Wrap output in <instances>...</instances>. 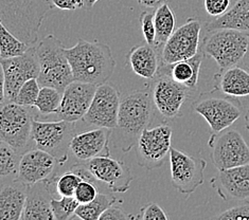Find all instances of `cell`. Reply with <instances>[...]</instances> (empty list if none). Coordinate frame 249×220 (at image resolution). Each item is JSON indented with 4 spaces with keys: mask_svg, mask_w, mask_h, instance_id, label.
Wrapping results in <instances>:
<instances>
[{
    "mask_svg": "<svg viewBox=\"0 0 249 220\" xmlns=\"http://www.w3.org/2000/svg\"><path fill=\"white\" fill-rule=\"evenodd\" d=\"M28 186L18 179L1 183L0 220H21Z\"/></svg>",
    "mask_w": 249,
    "mask_h": 220,
    "instance_id": "7402d4cb",
    "label": "cell"
},
{
    "mask_svg": "<svg viewBox=\"0 0 249 220\" xmlns=\"http://www.w3.org/2000/svg\"><path fill=\"white\" fill-rule=\"evenodd\" d=\"M210 157L218 170L249 163V146L243 135L234 129L212 134L209 140Z\"/></svg>",
    "mask_w": 249,
    "mask_h": 220,
    "instance_id": "8fae6325",
    "label": "cell"
},
{
    "mask_svg": "<svg viewBox=\"0 0 249 220\" xmlns=\"http://www.w3.org/2000/svg\"><path fill=\"white\" fill-rule=\"evenodd\" d=\"M96 85L72 81L63 92V99L56 116L60 120L78 122L89 109L97 90Z\"/></svg>",
    "mask_w": 249,
    "mask_h": 220,
    "instance_id": "e0dca14e",
    "label": "cell"
},
{
    "mask_svg": "<svg viewBox=\"0 0 249 220\" xmlns=\"http://www.w3.org/2000/svg\"><path fill=\"white\" fill-rule=\"evenodd\" d=\"M137 1L145 8L156 9L163 3H169L171 0H137Z\"/></svg>",
    "mask_w": 249,
    "mask_h": 220,
    "instance_id": "b9f144b4",
    "label": "cell"
},
{
    "mask_svg": "<svg viewBox=\"0 0 249 220\" xmlns=\"http://www.w3.org/2000/svg\"><path fill=\"white\" fill-rule=\"evenodd\" d=\"M65 49L62 41L53 34L47 35L36 46L40 65L37 80L41 87L49 86L64 92L70 83L74 81Z\"/></svg>",
    "mask_w": 249,
    "mask_h": 220,
    "instance_id": "277c9868",
    "label": "cell"
},
{
    "mask_svg": "<svg viewBox=\"0 0 249 220\" xmlns=\"http://www.w3.org/2000/svg\"><path fill=\"white\" fill-rule=\"evenodd\" d=\"M57 174L58 172L48 179L28 186L21 220H54L51 200L53 194L56 193L55 181Z\"/></svg>",
    "mask_w": 249,
    "mask_h": 220,
    "instance_id": "ac0fdd59",
    "label": "cell"
},
{
    "mask_svg": "<svg viewBox=\"0 0 249 220\" xmlns=\"http://www.w3.org/2000/svg\"><path fill=\"white\" fill-rule=\"evenodd\" d=\"M154 109L149 87L124 93L117 126L111 132L110 144L123 152H128L137 145L143 130L149 128L155 114Z\"/></svg>",
    "mask_w": 249,
    "mask_h": 220,
    "instance_id": "6da1fadb",
    "label": "cell"
},
{
    "mask_svg": "<svg viewBox=\"0 0 249 220\" xmlns=\"http://www.w3.org/2000/svg\"><path fill=\"white\" fill-rule=\"evenodd\" d=\"M207 162L200 156L190 154L171 147V180L177 192L191 195L204 183Z\"/></svg>",
    "mask_w": 249,
    "mask_h": 220,
    "instance_id": "4fadbf2b",
    "label": "cell"
},
{
    "mask_svg": "<svg viewBox=\"0 0 249 220\" xmlns=\"http://www.w3.org/2000/svg\"><path fill=\"white\" fill-rule=\"evenodd\" d=\"M39 85L40 84L37 79H31L27 81L20 88L14 102L26 107H34V104L36 102L40 91Z\"/></svg>",
    "mask_w": 249,
    "mask_h": 220,
    "instance_id": "836d02e7",
    "label": "cell"
},
{
    "mask_svg": "<svg viewBox=\"0 0 249 220\" xmlns=\"http://www.w3.org/2000/svg\"><path fill=\"white\" fill-rule=\"evenodd\" d=\"M214 89L226 96L245 98L249 96V72L239 65L219 70L213 77Z\"/></svg>",
    "mask_w": 249,
    "mask_h": 220,
    "instance_id": "cb8c5ba5",
    "label": "cell"
},
{
    "mask_svg": "<svg viewBox=\"0 0 249 220\" xmlns=\"http://www.w3.org/2000/svg\"><path fill=\"white\" fill-rule=\"evenodd\" d=\"M126 64L135 74L151 81L156 76L160 67L159 52L146 41L141 43L127 52Z\"/></svg>",
    "mask_w": 249,
    "mask_h": 220,
    "instance_id": "603a6c76",
    "label": "cell"
},
{
    "mask_svg": "<svg viewBox=\"0 0 249 220\" xmlns=\"http://www.w3.org/2000/svg\"><path fill=\"white\" fill-rule=\"evenodd\" d=\"M249 46V35L236 30L221 29L207 32L200 49L205 56L214 59L219 70L236 66L244 58Z\"/></svg>",
    "mask_w": 249,
    "mask_h": 220,
    "instance_id": "8992f818",
    "label": "cell"
},
{
    "mask_svg": "<svg viewBox=\"0 0 249 220\" xmlns=\"http://www.w3.org/2000/svg\"><path fill=\"white\" fill-rule=\"evenodd\" d=\"M50 10L48 0H0V22L29 46H35Z\"/></svg>",
    "mask_w": 249,
    "mask_h": 220,
    "instance_id": "3957f363",
    "label": "cell"
},
{
    "mask_svg": "<svg viewBox=\"0 0 249 220\" xmlns=\"http://www.w3.org/2000/svg\"><path fill=\"white\" fill-rule=\"evenodd\" d=\"M245 123H246V128L249 132V107H248V110L246 111V115H245Z\"/></svg>",
    "mask_w": 249,
    "mask_h": 220,
    "instance_id": "f6af8a7d",
    "label": "cell"
},
{
    "mask_svg": "<svg viewBox=\"0 0 249 220\" xmlns=\"http://www.w3.org/2000/svg\"><path fill=\"white\" fill-rule=\"evenodd\" d=\"M98 194H99V191L96 183L82 180L78 186V187H76L74 197L80 202V204H84L96 199Z\"/></svg>",
    "mask_w": 249,
    "mask_h": 220,
    "instance_id": "e575fe53",
    "label": "cell"
},
{
    "mask_svg": "<svg viewBox=\"0 0 249 220\" xmlns=\"http://www.w3.org/2000/svg\"><path fill=\"white\" fill-rule=\"evenodd\" d=\"M63 92H61L58 89L49 86H43L40 88L38 98L34 104V107L43 116L56 114L61 106Z\"/></svg>",
    "mask_w": 249,
    "mask_h": 220,
    "instance_id": "4dcf8cb0",
    "label": "cell"
},
{
    "mask_svg": "<svg viewBox=\"0 0 249 220\" xmlns=\"http://www.w3.org/2000/svg\"><path fill=\"white\" fill-rule=\"evenodd\" d=\"M48 3L52 9L64 11H76L84 8V0H48Z\"/></svg>",
    "mask_w": 249,
    "mask_h": 220,
    "instance_id": "ab89813d",
    "label": "cell"
},
{
    "mask_svg": "<svg viewBox=\"0 0 249 220\" xmlns=\"http://www.w3.org/2000/svg\"><path fill=\"white\" fill-rule=\"evenodd\" d=\"M201 23L188 18L177 28L160 51V64L171 65L196 55L200 50Z\"/></svg>",
    "mask_w": 249,
    "mask_h": 220,
    "instance_id": "5bb4252c",
    "label": "cell"
},
{
    "mask_svg": "<svg viewBox=\"0 0 249 220\" xmlns=\"http://www.w3.org/2000/svg\"><path fill=\"white\" fill-rule=\"evenodd\" d=\"M204 57V52L200 49L196 55H194L189 59L179 61L171 65H163L172 79L175 82L187 86L188 88L192 89V90H196L200 67Z\"/></svg>",
    "mask_w": 249,
    "mask_h": 220,
    "instance_id": "484cf974",
    "label": "cell"
},
{
    "mask_svg": "<svg viewBox=\"0 0 249 220\" xmlns=\"http://www.w3.org/2000/svg\"><path fill=\"white\" fill-rule=\"evenodd\" d=\"M121 219H140L139 215H128L118 206L108 207L100 217V220H121Z\"/></svg>",
    "mask_w": 249,
    "mask_h": 220,
    "instance_id": "60d3db41",
    "label": "cell"
},
{
    "mask_svg": "<svg viewBox=\"0 0 249 220\" xmlns=\"http://www.w3.org/2000/svg\"><path fill=\"white\" fill-rule=\"evenodd\" d=\"M120 104L121 94L118 88L104 83L97 87L89 109L82 120L96 128L114 129L117 126Z\"/></svg>",
    "mask_w": 249,
    "mask_h": 220,
    "instance_id": "9a60e30c",
    "label": "cell"
},
{
    "mask_svg": "<svg viewBox=\"0 0 249 220\" xmlns=\"http://www.w3.org/2000/svg\"><path fill=\"white\" fill-rule=\"evenodd\" d=\"M205 29L207 32L231 29L249 35V0H238L226 13L207 22Z\"/></svg>",
    "mask_w": 249,
    "mask_h": 220,
    "instance_id": "d4e9b609",
    "label": "cell"
},
{
    "mask_svg": "<svg viewBox=\"0 0 249 220\" xmlns=\"http://www.w3.org/2000/svg\"><path fill=\"white\" fill-rule=\"evenodd\" d=\"M84 163L96 181L105 184L112 193L127 192L134 180L127 166L110 156H99Z\"/></svg>",
    "mask_w": 249,
    "mask_h": 220,
    "instance_id": "2e32d148",
    "label": "cell"
},
{
    "mask_svg": "<svg viewBox=\"0 0 249 220\" xmlns=\"http://www.w3.org/2000/svg\"><path fill=\"white\" fill-rule=\"evenodd\" d=\"M192 110L208 122L212 134H218L239 120L243 106L238 98L226 96L213 88L193 101Z\"/></svg>",
    "mask_w": 249,
    "mask_h": 220,
    "instance_id": "52a82bcc",
    "label": "cell"
},
{
    "mask_svg": "<svg viewBox=\"0 0 249 220\" xmlns=\"http://www.w3.org/2000/svg\"><path fill=\"white\" fill-rule=\"evenodd\" d=\"M215 218L219 220H249V203L231 207Z\"/></svg>",
    "mask_w": 249,
    "mask_h": 220,
    "instance_id": "8d00e7d4",
    "label": "cell"
},
{
    "mask_svg": "<svg viewBox=\"0 0 249 220\" xmlns=\"http://www.w3.org/2000/svg\"><path fill=\"white\" fill-rule=\"evenodd\" d=\"M239 66L242 67V68H244L246 71H248V72H249V46H248V50L246 52V54H245L244 58H243L241 61V63L239 64Z\"/></svg>",
    "mask_w": 249,
    "mask_h": 220,
    "instance_id": "7bdbcfd3",
    "label": "cell"
},
{
    "mask_svg": "<svg viewBox=\"0 0 249 220\" xmlns=\"http://www.w3.org/2000/svg\"><path fill=\"white\" fill-rule=\"evenodd\" d=\"M99 0H84V8L86 10H91L93 8V5L96 4Z\"/></svg>",
    "mask_w": 249,
    "mask_h": 220,
    "instance_id": "ee69618b",
    "label": "cell"
},
{
    "mask_svg": "<svg viewBox=\"0 0 249 220\" xmlns=\"http://www.w3.org/2000/svg\"><path fill=\"white\" fill-rule=\"evenodd\" d=\"M2 70L1 103L14 102L23 84L31 79H37L40 65L36 46L30 47L25 54L0 59Z\"/></svg>",
    "mask_w": 249,
    "mask_h": 220,
    "instance_id": "9c48e42d",
    "label": "cell"
},
{
    "mask_svg": "<svg viewBox=\"0 0 249 220\" xmlns=\"http://www.w3.org/2000/svg\"><path fill=\"white\" fill-rule=\"evenodd\" d=\"M154 20H155L156 29V38L154 47L159 52L160 56V51L162 47L176 30V17L169 3H163L156 8V11L154 12Z\"/></svg>",
    "mask_w": 249,
    "mask_h": 220,
    "instance_id": "4316f807",
    "label": "cell"
},
{
    "mask_svg": "<svg viewBox=\"0 0 249 220\" xmlns=\"http://www.w3.org/2000/svg\"><path fill=\"white\" fill-rule=\"evenodd\" d=\"M83 179L76 174V172L68 169L62 175H56L55 189L58 196H68V197H74L76 187Z\"/></svg>",
    "mask_w": 249,
    "mask_h": 220,
    "instance_id": "d6a6232c",
    "label": "cell"
},
{
    "mask_svg": "<svg viewBox=\"0 0 249 220\" xmlns=\"http://www.w3.org/2000/svg\"><path fill=\"white\" fill-rule=\"evenodd\" d=\"M172 134V128L167 124L144 129L136 145L138 165L149 170L160 168L170 153Z\"/></svg>",
    "mask_w": 249,
    "mask_h": 220,
    "instance_id": "7c38bea8",
    "label": "cell"
},
{
    "mask_svg": "<svg viewBox=\"0 0 249 220\" xmlns=\"http://www.w3.org/2000/svg\"><path fill=\"white\" fill-rule=\"evenodd\" d=\"M74 135V122L64 120L46 122L33 118L32 140L34 147L51 153L61 165L67 162L70 142Z\"/></svg>",
    "mask_w": 249,
    "mask_h": 220,
    "instance_id": "30bf717a",
    "label": "cell"
},
{
    "mask_svg": "<svg viewBox=\"0 0 249 220\" xmlns=\"http://www.w3.org/2000/svg\"><path fill=\"white\" fill-rule=\"evenodd\" d=\"M21 156L13 147L0 141V176L2 182L5 179L8 182L17 179Z\"/></svg>",
    "mask_w": 249,
    "mask_h": 220,
    "instance_id": "f1b7e54d",
    "label": "cell"
},
{
    "mask_svg": "<svg viewBox=\"0 0 249 220\" xmlns=\"http://www.w3.org/2000/svg\"><path fill=\"white\" fill-rule=\"evenodd\" d=\"M212 187L224 200H246L249 198V163L232 169L218 170L212 178Z\"/></svg>",
    "mask_w": 249,
    "mask_h": 220,
    "instance_id": "ffe728a7",
    "label": "cell"
},
{
    "mask_svg": "<svg viewBox=\"0 0 249 220\" xmlns=\"http://www.w3.org/2000/svg\"><path fill=\"white\" fill-rule=\"evenodd\" d=\"M65 53L74 81L102 85L108 82L116 68L110 47L99 41L79 39L72 48L65 49Z\"/></svg>",
    "mask_w": 249,
    "mask_h": 220,
    "instance_id": "7a4b0ae2",
    "label": "cell"
},
{
    "mask_svg": "<svg viewBox=\"0 0 249 220\" xmlns=\"http://www.w3.org/2000/svg\"><path fill=\"white\" fill-rule=\"evenodd\" d=\"M79 205L80 202L75 197L63 196L60 199L52 198L51 206L54 220H69L75 218V211Z\"/></svg>",
    "mask_w": 249,
    "mask_h": 220,
    "instance_id": "1f68e13d",
    "label": "cell"
},
{
    "mask_svg": "<svg viewBox=\"0 0 249 220\" xmlns=\"http://www.w3.org/2000/svg\"><path fill=\"white\" fill-rule=\"evenodd\" d=\"M0 58L17 57L30 49V47L25 41H22L12 33L8 28L0 22Z\"/></svg>",
    "mask_w": 249,
    "mask_h": 220,
    "instance_id": "f546056e",
    "label": "cell"
},
{
    "mask_svg": "<svg viewBox=\"0 0 249 220\" xmlns=\"http://www.w3.org/2000/svg\"><path fill=\"white\" fill-rule=\"evenodd\" d=\"M118 199L114 195L99 193L96 199L88 203L80 204L75 211V217L83 220H100L102 214L108 207L115 205Z\"/></svg>",
    "mask_w": 249,
    "mask_h": 220,
    "instance_id": "83f0119b",
    "label": "cell"
},
{
    "mask_svg": "<svg viewBox=\"0 0 249 220\" xmlns=\"http://www.w3.org/2000/svg\"><path fill=\"white\" fill-rule=\"evenodd\" d=\"M140 23L142 34H143L144 40L147 44L154 46L156 38V29L155 20H154V13L151 12H142L140 15Z\"/></svg>",
    "mask_w": 249,
    "mask_h": 220,
    "instance_id": "d590c367",
    "label": "cell"
},
{
    "mask_svg": "<svg viewBox=\"0 0 249 220\" xmlns=\"http://www.w3.org/2000/svg\"><path fill=\"white\" fill-rule=\"evenodd\" d=\"M32 108L15 102L1 103L0 141L5 142L21 154L35 148L32 140Z\"/></svg>",
    "mask_w": 249,
    "mask_h": 220,
    "instance_id": "5b68a950",
    "label": "cell"
},
{
    "mask_svg": "<svg viewBox=\"0 0 249 220\" xmlns=\"http://www.w3.org/2000/svg\"><path fill=\"white\" fill-rule=\"evenodd\" d=\"M151 91L155 109L164 120H174L181 117L182 107L191 100L195 90L175 82L165 69L160 65L156 76L147 85Z\"/></svg>",
    "mask_w": 249,
    "mask_h": 220,
    "instance_id": "ba28073f",
    "label": "cell"
},
{
    "mask_svg": "<svg viewBox=\"0 0 249 220\" xmlns=\"http://www.w3.org/2000/svg\"><path fill=\"white\" fill-rule=\"evenodd\" d=\"M140 219L143 220H150V219H168L167 214L164 213V211L155 202H151L147 205L143 206L140 210Z\"/></svg>",
    "mask_w": 249,
    "mask_h": 220,
    "instance_id": "f35d334b",
    "label": "cell"
},
{
    "mask_svg": "<svg viewBox=\"0 0 249 220\" xmlns=\"http://www.w3.org/2000/svg\"><path fill=\"white\" fill-rule=\"evenodd\" d=\"M111 132L109 128H94L74 135L70 142V152L80 162H87L99 156H110Z\"/></svg>",
    "mask_w": 249,
    "mask_h": 220,
    "instance_id": "44dd1931",
    "label": "cell"
},
{
    "mask_svg": "<svg viewBox=\"0 0 249 220\" xmlns=\"http://www.w3.org/2000/svg\"><path fill=\"white\" fill-rule=\"evenodd\" d=\"M231 0H204L205 10L212 17H218L229 10Z\"/></svg>",
    "mask_w": 249,
    "mask_h": 220,
    "instance_id": "74e56055",
    "label": "cell"
},
{
    "mask_svg": "<svg viewBox=\"0 0 249 220\" xmlns=\"http://www.w3.org/2000/svg\"><path fill=\"white\" fill-rule=\"evenodd\" d=\"M58 165H61L60 162L51 153L32 148L21 156L17 179L27 186H32L55 175Z\"/></svg>",
    "mask_w": 249,
    "mask_h": 220,
    "instance_id": "d6986e66",
    "label": "cell"
}]
</instances>
